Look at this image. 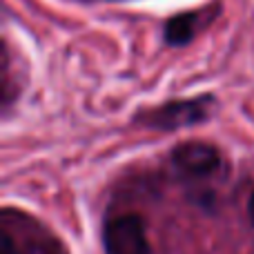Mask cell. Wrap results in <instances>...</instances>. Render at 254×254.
I'll return each instance as SVG.
<instances>
[{"instance_id": "6da1fadb", "label": "cell", "mask_w": 254, "mask_h": 254, "mask_svg": "<svg viewBox=\"0 0 254 254\" xmlns=\"http://www.w3.org/2000/svg\"><path fill=\"white\" fill-rule=\"evenodd\" d=\"M210 105H212V96H201L194 101H179V103H170L163 105L158 110H152L147 114H140L138 123L149 127V129H179L185 125H194L201 123L207 119L210 114Z\"/></svg>"}, {"instance_id": "7a4b0ae2", "label": "cell", "mask_w": 254, "mask_h": 254, "mask_svg": "<svg viewBox=\"0 0 254 254\" xmlns=\"http://www.w3.org/2000/svg\"><path fill=\"white\" fill-rule=\"evenodd\" d=\"M107 254H149L147 234L143 221L136 214H123L112 219L103 232Z\"/></svg>"}, {"instance_id": "3957f363", "label": "cell", "mask_w": 254, "mask_h": 254, "mask_svg": "<svg viewBox=\"0 0 254 254\" xmlns=\"http://www.w3.org/2000/svg\"><path fill=\"white\" fill-rule=\"evenodd\" d=\"M172 161H174V165H176L179 172L192 176V179H201V176H210L219 170L221 154L214 145L183 143L174 149Z\"/></svg>"}, {"instance_id": "277c9868", "label": "cell", "mask_w": 254, "mask_h": 254, "mask_svg": "<svg viewBox=\"0 0 254 254\" xmlns=\"http://www.w3.org/2000/svg\"><path fill=\"white\" fill-rule=\"evenodd\" d=\"M198 18L196 13H181L174 16L170 22L165 25V40L170 45H185L194 38L198 29Z\"/></svg>"}, {"instance_id": "5b68a950", "label": "cell", "mask_w": 254, "mask_h": 254, "mask_svg": "<svg viewBox=\"0 0 254 254\" xmlns=\"http://www.w3.org/2000/svg\"><path fill=\"white\" fill-rule=\"evenodd\" d=\"M18 254H61L52 241H29L20 248Z\"/></svg>"}, {"instance_id": "8992f818", "label": "cell", "mask_w": 254, "mask_h": 254, "mask_svg": "<svg viewBox=\"0 0 254 254\" xmlns=\"http://www.w3.org/2000/svg\"><path fill=\"white\" fill-rule=\"evenodd\" d=\"M0 254H18L16 243H13L11 234H7V232L2 234V252H0Z\"/></svg>"}, {"instance_id": "52a82bcc", "label": "cell", "mask_w": 254, "mask_h": 254, "mask_svg": "<svg viewBox=\"0 0 254 254\" xmlns=\"http://www.w3.org/2000/svg\"><path fill=\"white\" fill-rule=\"evenodd\" d=\"M248 214H250V219H252V223H254V194L250 196V203H248Z\"/></svg>"}]
</instances>
